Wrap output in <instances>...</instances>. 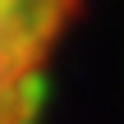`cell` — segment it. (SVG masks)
<instances>
[{"instance_id":"obj_1","label":"cell","mask_w":124,"mask_h":124,"mask_svg":"<svg viewBox=\"0 0 124 124\" xmlns=\"http://www.w3.org/2000/svg\"><path fill=\"white\" fill-rule=\"evenodd\" d=\"M74 9L78 0H0V124H32Z\"/></svg>"}]
</instances>
